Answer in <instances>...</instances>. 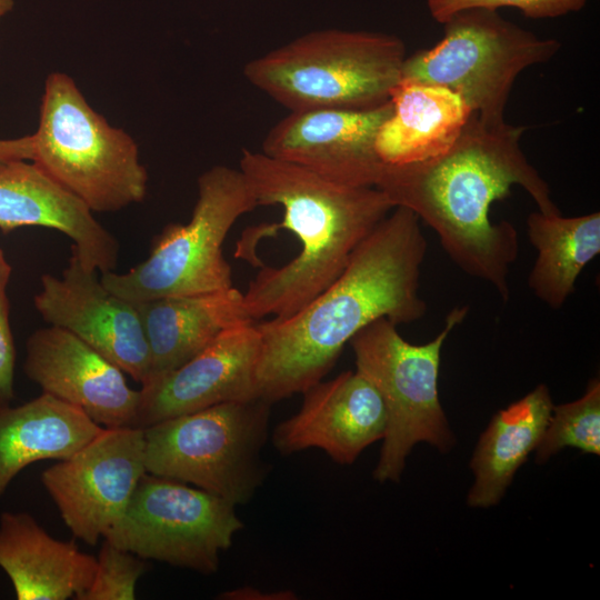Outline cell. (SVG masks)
<instances>
[{
  "label": "cell",
  "mask_w": 600,
  "mask_h": 600,
  "mask_svg": "<svg viewBox=\"0 0 600 600\" xmlns=\"http://www.w3.org/2000/svg\"><path fill=\"white\" fill-rule=\"evenodd\" d=\"M441 24V40L406 57L401 78L456 92L491 123L504 121L518 76L548 62L561 48L557 39L541 38L492 9L460 10Z\"/></svg>",
  "instance_id": "9c48e42d"
},
{
  "label": "cell",
  "mask_w": 600,
  "mask_h": 600,
  "mask_svg": "<svg viewBox=\"0 0 600 600\" xmlns=\"http://www.w3.org/2000/svg\"><path fill=\"white\" fill-rule=\"evenodd\" d=\"M239 170L259 206H280L301 243L289 263L264 267L243 293L249 317L284 319L300 311L344 270L357 247L394 208L374 187L329 181L261 151L243 149Z\"/></svg>",
  "instance_id": "3957f363"
},
{
  "label": "cell",
  "mask_w": 600,
  "mask_h": 600,
  "mask_svg": "<svg viewBox=\"0 0 600 600\" xmlns=\"http://www.w3.org/2000/svg\"><path fill=\"white\" fill-rule=\"evenodd\" d=\"M406 57V46L397 36L323 29L254 58L243 74L290 111L370 109L390 100Z\"/></svg>",
  "instance_id": "277c9868"
},
{
  "label": "cell",
  "mask_w": 600,
  "mask_h": 600,
  "mask_svg": "<svg viewBox=\"0 0 600 600\" xmlns=\"http://www.w3.org/2000/svg\"><path fill=\"white\" fill-rule=\"evenodd\" d=\"M588 0H427L430 16L439 23L457 11L471 8H516L530 19H550L580 11Z\"/></svg>",
  "instance_id": "484cf974"
},
{
  "label": "cell",
  "mask_w": 600,
  "mask_h": 600,
  "mask_svg": "<svg viewBox=\"0 0 600 600\" xmlns=\"http://www.w3.org/2000/svg\"><path fill=\"white\" fill-rule=\"evenodd\" d=\"M468 312L467 306L452 308L442 330L423 344L406 341L387 318L371 322L349 341L356 370L374 386L387 410V431L373 470L379 482L400 480L406 458L418 442L442 453L454 446L439 400L438 376L444 341Z\"/></svg>",
  "instance_id": "8992f818"
},
{
  "label": "cell",
  "mask_w": 600,
  "mask_h": 600,
  "mask_svg": "<svg viewBox=\"0 0 600 600\" xmlns=\"http://www.w3.org/2000/svg\"><path fill=\"white\" fill-rule=\"evenodd\" d=\"M33 302L50 326L68 330L141 386L147 382L150 352L137 304L109 291L74 250L61 277H41Z\"/></svg>",
  "instance_id": "7c38bea8"
},
{
  "label": "cell",
  "mask_w": 600,
  "mask_h": 600,
  "mask_svg": "<svg viewBox=\"0 0 600 600\" xmlns=\"http://www.w3.org/2000/svg\"><path fill=\"white\" fill-rule=\"evenodd\" d=\"M96 567V557L51 537L31 514H0V568L16 599H77L90 587Z\"/></svg>",
  "instance_id": "ac0fdd59"
},
{
  "label": "cell",
  "mask_w": 600,
  "mask_h": 600,
  "mask_svg": "<svg viewBox=\"0 0 600 600\" xmlns=\"http://www.w3.org/2000/svg\"><path fill=\"white\" fill-rule=\"evenodd\" d=\"M524 131L471 112L448 151L417 163H382L374 184L393 207L411 210L428 224L450 260L489 283L503 302L510 299L509 273L519 254V236L509 221L491 222V204L519 186L543 214L561 213L549 184L520 147Z\"/></svg>",
  "instance_id": "6da1fadb"
},
{
  "label": "cell",
  "mask_w": 600,
  "mask_h": 600,
  "mask_svg": "<svg viewBox=\"0 0 600 600\" xmlns=\"http://www.w3.org/2000/svg\"><path fill=\"white\" fill-rule=\"evenodd\" d=\"M392 112L378 130L374 150L383 164L427 161L448 151L471 109L456 92L402 79L390 92Z\"/></svg>",
  "instance_id": "ffe728a7"
},
{
  "label": "cell",
  "mask_w": 600,
  "mask_h": 600,
  "mask_svg": "<svg viewBox=\"0 0 600 600\" xmlns=\"http://www.w3.org/2000/svg\"><path fill=\"white\" fill-rule=\"evenodd\" d=\"M527 231L538 251L529 288L548 307L560 309L574 292L583 268L600 253V212L563 217L533 211Z\"/></svg>",
  "instance_id": "603a6c76"
},
{
  "label": "cell",
  "mask_w": 600,
  "mask_h": 600,
  "mask_svg": "<svg viewBox=\"0 0 600 600\" xmlns=\"http://www.w3.org/2000/svg\"><path fill=\"white\" fill-rule=\"evenodd\" d=\"M33 158V139L26 136L18 139H0V161L30 160Z\"/></svg>",
  "instance_id": "83f0119b"
},
{
  "label": "cell",
  "mask_w": 600,
  "mask_h": 600,
  "mask_svg": "<svg viewBox=\"0 0 600 600\" xmlns=\"http://www.w3.org/2000/svg\"><path fill=\"white\" fill-rule=\"evenodd\" d=\"M260 352L261 336L253 322L226 329L186 363L141 386L132 427L143 429L214 404L260 399Z\"/></svg>",
  "instance_id": "5bb4252c"
},
{
  "label": "cell",
  "mask_w": 600,
  "mask_h": 600,
  "mask_svg": "<svg viewBox=\"0 0 600 600\" xmlns=\"http://www.w3.org/2000/svg\"><path fill=\"white\" fill-rule=\"evenodd\" d=\"M302 393L300 410L273 431L272 442L281 454L319 448L334 462L351 464L368 446L383 439L384 402L357 370L321 380Z\"/></svg>",
  "instance_id": "2e32d148"
},
{
  "label": "cell",
  "mask_w": 600,
  "mask_h": 600,
  "mask_svg": "<svg viewBox=\"0 0 600 600\" xmlns=\"http://www.w3.org/2000/svg\"><path fill=\"white\" fill-rule=\"evenodd\" d=\"M553 407L541 383L492 417L470 461L476 477L468 494L470 507L489 508L501 500L516 471L538 447Z\"/></svg>",
  "instance_id": "7402d4cb"
},
{
  "label": "cell",
  "mask_w": 600,
  "mask_h": 600,
  "mask_svg": "<svg viewBox=\"0 0 600 600\" xmlns=\"http://www.w3.org/2000/svg\"><path fill=\"white\" fill-rule=\"evenodd\" d=\"M26 350L24 372L42 392L77 407L103 428L132 427L140 390L81 339L49 326L28 338Z\"/></svg>",
  "instance_id": "9a60e30c"
},
{
  "label": "cell",
  "mask_w": 600,
  "mask_h": 600,
  "mask_svg": "<svg viewBox=\"0 0 600 600\" xmlns=\"http://www.w3.org/2000/svg\"><path fill=\"white\" fill-rule=\"evenodd\" d=\"M391 112L390 100L370 109L290 111L266 134L261 152L336 183L374 187L382 166L374 141Z\"/></svg>",
  "instance_id": "4fadbf2b"
},
{
  "label": "cell",
  "mask_w": 600,
  "mask_h": 600,
  "mask_svg": "<svg viewBox=\"0 0 600 600\" xmlns=\"http://www.w3.org/2000/svg\"><path fill=\"white\" fill-rule=\"evenodd\" d=\"M103 429L83 411L42 392L0 411V498L26 467L42 460H63Z\"/></svg>",
  "instance_id": "44dd1931"
},
{
  "label": "cell",
  "mask_w": 600,
  "mask_h": 600,
  "mask_svg": "<svg viewBox=\"0 0 600 600\" xmlns=\"http://www.w3.org/2000/svg\"><path fill=\"white\" fill-rule=\"evenodd\" d=\"M29 160L0 161V230L39 226L62 232L82 263L104 273L119 256L116 237L78 198Z\"/></svg>",
  "instance_id": "e0dca14e"
},
{
  "label": "cell",
  "mask_w": 600,
  "mask_h": 600,
  "mask_svg": "<svg viewBox=\"0 0 600 600\" xmlns=\"http://www.w3.org/2000/svg\"><path fill=\"white\" fill-rule=\"evenodd\" d=\"M144 473L143 429L103 428L47 468L41 482L72 534L96 546L122 517Z\"/></svg>",
  "instance_id": "8fae6325"
},
{
  "label": "cell",
  "mask_w": 600,
  "mask_h": 600,
  "mask_svg": "<svg viewBox=\"0 0 600 600\" xmlns=\"http://www.w3.org/2000/svg\"><path fill=\"white\" fill-rule=\"evenodd\" d=\"M427 249L418 217L394 207L311 302L256 324L260 399L272 404L321 381L352 337L380 318L397 326L423 318L428 307L419 287Z\"/></svg>",
  "instance_id": "7a4b0ae2"
},
{
  "label": "cell",
  "mask_w": 600,
  "mask_h": 600,
  "mask_svg": "<svg viewBox=\"0 0 600 600\" xmlns=\"http://www.w3.org/2000/svg\"><path fill=\"white\" fill-rule=\"evenodd\" d=\"M270 407L262 399L223 402L143 428L146 472L236 507L249 502L269 472L261 450Z\"/></svg>",
  "instance_id": "52a82bcc"
},
{
  "label": "cell",
  "mask_w": 600,
  "mask_h": 600,
  "mask_svg": "<svg viewBox=\"0 0 600 600\" xmlns=\"http://www.w3.org/2000/svg\"><path fill=\"white\" fill-rule=\"evenodd\" d=\"M147 560L103 539L90 587L77 600H133Z\"/></svg>",
  "instance_id": "d4e9b609"
},
{
  "label": "cell",
  "mask_w": 600,
  "mask_h": 600,
  "mask_svg": "<svg viewBox=\"0 0 600 600\" xmlns=\"http://www.w3.org/2000/svg\"><path fill=\"white\" fill-rule=\"evenodd\" d=\"M32 139V162L92 212L144 199L149 177L137 142L91 108L68 74L47 77Z\"/></svg>",
  "instance_id": "5b68a950"
},
{
  "label": "cell",
  "mask_w": 600,
  "mask_h": 600,
  "mask_svg": "<svg viewBox=\"0 0 600 600\" xmlns=\"http://www.w3.org/2000/svg\"><path fill=\"white\" fill-rule=\"evenodd\" d=\"M229 600H290L296 599V593L289 590L277 592H263L253 587H242L227 591L219 597Z\"/></svg>",
  "instance_id": "f1b7e54d"
},
{
  "label": "cell",
  "mask_w": 600,
  "mask_h": 600,
  "mask_svg": "<svg viewBox=\"0 0 600 600\" xmlns=\"http://www.w3.org/2000/svg\"><path fill=\"white\" fill-rule=\"evenodd\" d=\"M136 304L150 352L146 383L186 363L226 329L253 322L246 309L243 293L233 287Z\"/></svg>",
  "instance_id": "d6986e66"
},
{
  "label": "cell",
  "mask_w": 600,
  "mask_h": 600,
  "mask_svg": "<svg viewBox=\"0 0 600 600\" xmlns=\"http://www.w3.org/2000/svg\"><path fill=\"white\" fill-rule=\"evenodd\" d=\"M258 207L242 172L218 164L198 178V199L187 223H169L148 258L123 273L101 274L102 284L131 301L212 292L232 287L222 246L234 222Z\"/></svg>",
  "instance_id": "ba28073f"
},
{
  "label": "cell",
  "mask_w": 600,
  "mask_h": 600,
  "mask_svg": "<svg viewBox=\"0 0 600 600\" xmlns=\"http://www.w3.org/2000/svg\"><path fill=\"white\" fill-rule=\"evenodd\" d=\"M242 528L230 501L146 472L103 539L147 561L212 574L219 569L220 553Z\"/></svg>",
  "instance_id": "30bf717a"
},
{
  "label": "cell",
  "mask_w": 600,
  "mask_h": 600,
  "mask_svg": "<svg viewBox=\"0 0 600 600\" xmlns=\"http://www.w3.org/2000/svg\"><path fill=\"white\" fill-rule=\"evenodd\" d=\"M14 0H0V20L12 10Z\"/></svg>",
  "instance_id": "f546056e"
},
{
  "label": "cell",
  "mask_w": 600,
  "mask_h": 600,
  "mask_svg": "<svg viewBox=\"0 0 600 600\" xmlns=\"http://www.w3.org/2000/svg\"><path fill=\"white\" fill-rule=\"evenodd\" d=\"M570 447L600 454V381H589L584 394L572 402L553 407L538 444L536 461L544 463L559 450Z\"/></svg>",
  "instance_id": "cb8c5ba5"
},
{
  "label": "cell",
  "mask_w": 600,
  "mask_h": 600,
  "mask_svg": "<svg viewBox=\"0 0 600 600\" xmlns=\"http://www.w3.org/2000/svg\"><path fill=\"white\" fill-rule=\"evenodd\" d=\"M12 268L0 248V411L14 399L16 346L9 320L8 284Z\"/></svg>",
  "instance_id": "4316f807"
}]
</instances>
